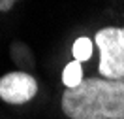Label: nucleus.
Returning a JSON list of instances; mask_svg holds the SVG:
<instances>
[{
	"instance_id": "obj_4",
	"label": "nucleus",
	"mask_w": 124,
	"mask_h": 119,
	"mask_svg": "<svg viewBox=\"0 0 124 119\" xmlns=\"http://www.w3.org/2000/svg\"><path fill=\"white\" fill-rule=\"evenodd\" d=\"M83 66L79 61H71L64 66V72H62V83L66 87H77L79 83L83 81Z\"/></svg>"
},
{
	"instance_id": "obj_2",
	"label": "nucleus",
	"mask_w": 124,
	"mask_h": 119,
	"mask_svg": "<svg viewBox=\"0 0 124 119\" xmlns=\"http://www.w3.org/2000/svg\"><path fill=\"white\" fill-rule=\"evenodd\" d=\"M100 49L98 72L105 79H124V27H105L94 36Z\"/></svg>"
},
{
	"instance_id": "obj_5",
	"label": "nucleus",
	"mask_w": 124,
	"mask_h": 119,
	"mask_svg": "<svg viewBox=\"0 0 124 119\" xmlns=\"http://www.w3.org/2000/svg\"><path fill=\"white\" fill-rule=\"evenodd\" d=\"M71 51H73V61H79V63H85V61H88L90 57H92V42H90V38H77L75 40V44H73V47H71Z\"/></svg>"
},
{
	"instance_id": "obj_1",
	"label": "nucleus",
	"mask_w": 124,
	"mask_h": 119,
	"mask_svg": "<svg viewBox=\"0 0 124 119\" xmlns=\"http://www.w3.org/2000/svg\"><path fill=\"white\" fill-rule=\"evenodd\" d=\"M60 106L70 119H124V79L86 78L66 87Z\"/></svg>"
},
{
	"instance_id": "obj_3",
	"label": "nucleus",
	"mask_w": 124,
	"mask_h": 119,
	"mask_svg": "<svg viewBox=\"0 0 124 119\" xmlns=\"http://www.w3.org/2000/svg\"><path fill=\"white\" fill-rule=\"evenodd\" d=\"M38 93V81L28 72H9L0 78V98L8 104L30 102Z\"/></svg>"
},
{
	"instance_id": "obj_6",
	"label": "nucleus",
	"mask_w": 124,
	"mask_h": 119,
	"mask_svg": "<svg viewBox=\"0 0 124 119\" xmlns=\"http://www.w3.org/2000/svg\"><path fill=\"white\" fill-rule=\"evenodd\" d=\"M19 0H0V11H9Z\"/></svg>"
}]
</instances>
